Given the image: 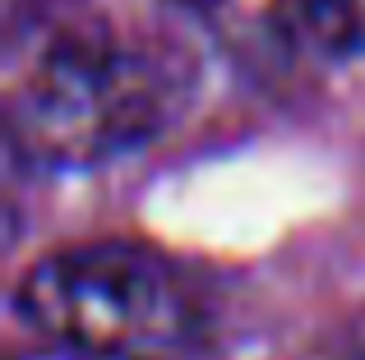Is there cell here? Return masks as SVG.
<instances>
[{
    "instance_id": "cell-3",
    "label": "cell",
    "mask_w": 365,
    "mask_h": 360,
    "mask_svg": "<svg viewBox=\"0 0 365 360\" xmlns=\"http://www.w3.org/2000/svg\"><path fill=\"white\" fill-rule=\"evenodd\" d=\"M185 18H195L245 74L287 79L310 46L296 0H171Z\"/></svg>"
},
{
    "instance_id": "cell-4",
    "label": "cell",
    "mask_w": 365,
    "mask_h": 360,
    "mask_svg": "<svg viewBox=\"0 0 365 360\" xmlns=\"http://www.w3.org/2000/svg\"><path fill=\"white\" fill-rule=\"evenodd\" d=\"M314 51L356 55L365 51V0H296Z\"/></svg>"
},
{
    "instance_id": "cell-6",
    "label": "cell",
    "mask_w": 365,
    "mask_h": 360,
    "mask_svg": "<svg viewBox=\"0 0 365 360\" xmlns=\"http://www.w3.org/2000/svg\"><path fill=\"white\" fill-rule=\"evenodd\" d=\"M347 360H365V346H356V351H351V356H347Z\"/></svg>"
},
{
    "instance_id": "cell-5",
    "label": "cell",
    "mask_w": 365,
    "mask_h": 360,
    "mask_svg": "<svg viewBox=\"0 0 365 360\" xmlns=\"http://www.w3.org/2000/svg\"><path fill=\"white\" fill-rule=\"evenodd\" d=\"M28 360H65V356H46V351H37V356H28Z\"/></svg>"
},
{
    "instance_id": "cell-1",
    "label": "cell",
    "mask_w": 365,
    "mask_h": 360,
    "mask_svg": "<svg viewBox=\"0 0 365 360\" xmlns=\"http://www.w3.org/2000/svg\"><path fill=\"white\" fill-rule=\"evenodd\" d=\"M195 65L167 37L93 14L37 28L5 83L9 148L37 166H93L148 144L185 107Z\"/></svg>"
},
{
    "instance_id": "cell-2",
    "label": "cell",
    "mask_w": 365,
    "mask_h": 360,
    "mask_svg": "<svg viewBox=\"0 0 365 360\" xmlns=\"http://www.w3.org/2000/svg\"><path fill=\"white\" fill-rule=\"evenodd\" d=\"M14 314L37 351L65 360H185L204 337V300L190 277L130 240L42 254L19 277Z\"/></svg>"
}]
</instances>
